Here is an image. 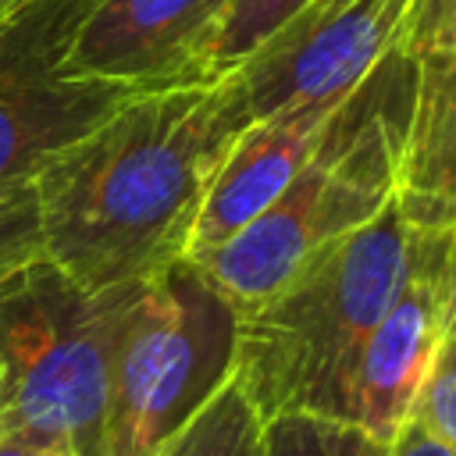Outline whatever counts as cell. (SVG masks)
<instances>
[{
	"label": "cell",
	"mask_w": 456,
	"mask_h": 456,
	"mask_svg": "<svg viewBox=\"0 0 456 456\" xmlns=\"http://www.w3.org/2000/svg\"><path fill=\"white\" fill-rule=\"evenodd\" d=\"M249 121L239 71L128 96L36 175L43 256L96 292L189 260L210 178Z\"/></svg>",
	"instance_id": "cell-1"
},
{
	"label": "cell",
	"mask_w": 456,
	"mask_h": 456,
	"mask_svg": "<svg viewBox=\"0 0 456 456\" xmlns=\"http://www.w3.org/2000/svg\"><path fill=\"white\" fill-rule=\"evenodd\" d=\"M413 253L417 235L392 200L363 228L328 242L281 292L239 314L235 381L264 420L289 410L349 420L360 353Z\"/></svg>",
	"instance_id": "cell-2"
},
{
	"label": "cell",
	"mask_w": 456,
	"mask_h": 456,
	"mask_svg": "<svg viewBox=\"0 0 456 456\" xmlns=\"http://www.w3.org/2000/svg\"><path fill=\"white\" fill-rule=\"evenodd\" d=\"M410 96L413 50L403 43L335 107L292 185L239 235L192 256L235 314L281 292L328 242L363 228L395 200Z\"/></svg>",
	"instance_id": "cell-3"
},
{
	"label": "cell",
	"mask_w": 456,
	"mask_h": 456,
	"mask_svg": "<svg viewBox=\"0 0 456 456\" xmlns=\"http://www.w3.org/2000/svg\"><path fill=\"white\" fill-rule=\"evenodd\" d=\"M139 289H86L46 256L0 278V431L103 456L114 353Z\"/></svg>",
	"instance_id": "cell-4"
},
{
	"label": "cell",
	"mask_w": 456,
	"mask_h": 456,
	"mask_svg": "<svg viewBox=\"0 0 456 456\" xmlns=\"http://www.w3.org/2000/svg\"><path fill=\"white\" fill-rule=\"evenodd\" d=\"M239 314L178 260L146 281L118 338L103 456H157L235 374Z\"/></svg>",
	"instance_id": "cell-5"
},
{
	"label": "cell",
	"mask_w": 456,
	"mask_h": 456,
	"mask_svg": "<svg viewBox=\"0 0 456 456\" xmlns=\"http://www.w3.org/2000/svg\"><path fill=\"white\" fill-rule=\"evenodd\" d=\"M417 0H353L299 36L271 39L235 71L253 118L296 107L335 110L406 43Z\"/></svg>",
	"instance_id": "cell-6"
},
{
	"label": "cell",
	"mask_w": 456,
	"mask_h": 456,
	"mask_svg": "<svg viewBox=\"0 0 456 456\" xmlns=\"http://www.w3.org/2000/svg\"><path fill=\"white\" fill-rule=\"evenodd\" d=\"M417 235L413 267L374 324L349 388V420L395 442L456 314V246L449 235Z\"/></svg>",
	"instance_id": "cell-7"
},
{
	"label": "cell",
	"mask_w": 456,
	"mask_h": 456,
	"mask_svg": "<svg viewBox=\"0 0 456 456\" xmlns=\"http://www.w3.org/2000/svg\"><path fill=\"white\" fill-rule=\"evenodd\" d=\"M235 0H96L61 78H100L135 93L203 82Z\"/></svg>",
	"instance_id": "cell-8"
},
{
	"label": "cell",
	"mask_w": 456,
	"mask_h": 456,
	"mask_svg": "<svg viewBox=\"0 0 456 456\" xmlns=\"http://www.w3.org/2000/svg\"><path fill=\"white\" fill-rule=\"evenodd\" d=\"M331 114L335 110L324 107H296L271 118H253L242 128L210 178L192 228L189 260L239 235L292 185V178L321 146Z\"/></svg>",
	"instance_id": "cell-9"
},
{
	"label": "cell",
	"mask_w": 456,
	"mask_h": 456,
	"mask_svg": "<svg viewBox=\"0 0 456 456\" xmlns=\"http://www.w3.org/2000/svg\"><path fill=\"white\" fill-rule=\"evenodd\" d=\"M395 207L413 232L456 246V53L413 50V96L399 150Z\"/></svg>",
	"instance_id": "cell-10"
},
{
	"label": "cell",
	"mask_w": 456,
	"mask_h": 456,
	"mask_svg": "<svg viewBox=\"0 0 456 456\" xmlns=\"http://www.w3.org/2000/svg\"><path fill=\"white\" fill-rule=\"evenodd\" d=\"M135 89L100 78H39L0 86V200L32 185L43 164L100 125Z\"/></svg>",
	"instance_id": "cell-11"
},
{
	"label": "cell",
	"mask_w": 456,
	"mask_h": 456,
	"mask_svg": "<svg viewBox=\"0 0 456 456\" xmlns=\"http://www.w3.org/2000/svg\"><path fill=\"white\" fill-rule=\"evenodd\" d=\"M96 0H14L0 11V86L61 75L71 39Z\"/></svg>",
	"instance_id": "cell-12"
},
{
	"label": "cell",
	"mask_w": 456,
	"mask_h": 456,
	"mask_svg": "<svg viewBox=\"0 0 456 456\" xmlns=\"http://www.w3.org/2000/svg\"><path fill=\"white\" fill-rule=\"evenodd\" d=\"M264 417L235 374L157 456H260Z\"/></svg>",
	"instance_id": "cell-13"
},
{
	"label": "cell",
	"mask_w": 456,
	"mask_h": 456,
	"mask_svg": "<svg viewBox=\"0 0 456 456\" xmlns=\"http://www.w3.org/2000/svg\"><path fill=\"white\" fill-rule=\"evenodd\" d=\"M392 445L356 420L314 410L274 413L260 435V456H392Z\"/></svg>",
	"instance_id": "cell-14"
},
{
	"label": "cell",
	"mask_w": 456,
	"mask_h": 456,
	"mask_svg": "<svg viewBox=\"0 0 456 456\" xmlns=\"http://www.w3.org/2000/svg\"><path fill=\"white\" fill-rule=\"evenodd\" d=\"M310 4L314 0H235L210 50V75L217 78L224 71H235L246 57H253L274 32H281Z\"/></svg>",
	"instance_id": "cell-15"
},
{
	"label": "cell",
	"mask_w": 456,
	"mask_h": 456,
	"mask_svg": "<svg viewBox=\"0 0 456 456\" xmlns=\"http://www.w3.org/2000/svg\"><path fill=\"white\" fill-rule=\"evenodd\" d=\"M410 420H417L435 442H442L456 456V346L445 338L420 395L413 403Z\"/></svg>",
	"instance_id": "cell-16"
},
{
	"label": "cell",
	"mask_w": 456,
	"mask_h": 456,
	"mask_svg": "<svg viewBox=\"0 0 456 456\" xmlns=\"http://www.w3.org/2000/svg\"><path fill=\"white\" fill-rule=\"evenodd\" d=\"M43 256V232H39V203L36 189L25 185L0 200V278L14 267Z\"/></svg>",
	"instance_id": "cell-17"
},
{
	"label": "cell",
	"mask_w": 456,
	"mask_h": 456,
	"mask_svg": "<svg viewBox=\"0 0 456 456\" xmlns=\"http://www.w3.org/2000/svg\"><path fill=\"white\" fill-rule=\"evenodd\" d=\"M452 32H456V0H417L406 46L410 50L445 46Z\"/></svg>",
	"instance_id": "cell-18"
},
{
	"label": "cell",
	"mask_w": 456,
	"mask_h": 456,
	"mask_svg": "<svg viewBox=\"0 0 456 456\" xmlns=\"http://www.w3.org/2000/svg\"><path fill=\"white\" fill-rule=\"evenodd\" d=\"M392 456H452L442 442H435L417 420H406V428L399 431L395 445H392Z\"/></svg>",
	"instance_id": "cell-19"
},
{
	"label": "cell",
	"mask_w": 456,
	"mask_h": 456,
	"mask_svg": "<svg viewBox=\"0 0 456 456\" xmlns=\"http://www.w3.org/2000/svg\"><path fill=\"white\" fill-rule=\"evenodd\" d=\"M346 4H353V0H314L306 11H299V14H296V18H292V21H289L281 32H274L271 39H289V36H299V32H306L310 25H317L321 18L335 14V11H338V7H346ZM271 39H267V43H271Z\"/></svg>",
	"instance_id": "cell-20"
},
{
	"label": "cell",
	"mask_w": 456,
	"mask_h": 456,
	"mask_svg": "<svg viewBox=\"0 0 456 456\" xmlns=\"http://www.w3.org/2000/svg\"><path fill=\"white\" fill-rule=\"evenodd\" d=\"M0 456H75V452L25 438V435H14V431H0Z\"/></svg>",
	"instance_id": "cell-21"
},
{
	"label": "cell",
	"mask_w": 456,
	"mask_h": 456,
	"mask_svg": "<svg viewBox=\"0 0 456 456\" xmlns=\"http://www.w3.org/2000/svg\"><path fill=\"white\" fill-rule=\"evenodd\" d=\"M452 346H456V314H452V324H449V335H445Z\"/></svg>",
	"instance_id": "cell-22"
},
{
	"label": "cell",
	"mask_w": 456,
	"mask_h": 456,
	"mask_svg": "<svg viewBox=\"0 0 456 456\" xmlns=\"http://www.w3.org/2000/svg\"><path fill=\"white\" fill-rule=\"evenodd\" d=\"M442 50H452V53H456V32H452V39H449V43H445Z\"/></svg>",
	"instance_id": "cell-23"
},
{
	"label": "cell",
	"mask_w": 456,
	"mask_h": 456,
	"mask_svg": "<svg viewBox=\"0 0 456 456\" xmlns=\"http://www.w3.org/2000/svg\"><path fill=\"white\" fill-rule=\"evenodd\" d=\"M7 4H14V0H0V11H4V7H7Z\"/></svg>",
	"instance_id": "cell-24"
}]
</instances>
